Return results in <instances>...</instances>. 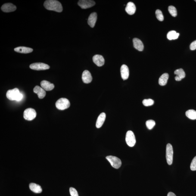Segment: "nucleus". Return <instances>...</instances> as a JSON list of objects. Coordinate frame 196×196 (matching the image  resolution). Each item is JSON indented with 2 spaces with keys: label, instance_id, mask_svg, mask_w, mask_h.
<instances>
[{
  "label": "nucleus",
  "instance_id": "1",
  "mask_svg": "<svg viewBox=\"0 0 196 196\" xmlns=\"http://www.w3.org/2000/svg\"><path fill=\"white\" fill-rule=\"evenodd\" d=\"M46 9L57 12L61 13L63 11V7L59 1L56 0H47L44 3Z\"/></svg>",
  "mask_w": 196,
  "mask_h": 196
},
{
  "label": "nucleus",
  "instance_id": "2",
  "mask_svg": "<svg viewBox=\"0 0 196 196\" xmlns=\"http://www.w3.org/2000/svg\"><path fill=\"white\" fill-rule=\"evenodd\" d=\"M6 96L8 99L11 101H17L21 100L23 97L22 94L20 93L19 89L17 88L7 91Z\"/></svg>",
  "mask_w": 196,
  "mask_h": 196
},
{
  "label": "nucleus",
  "instance_id": "3",
  "mask_svg": "<svg viewBox=\"0 0 196 196\" xmlns=\"http://www.w3.org/2000/svg\"><path fill=\"white\" fill-rule=\"evenodd\" d=\"M55 105L58 110H64L70 107V103L67 99L61 98L57 100L56 103Z\"/></svg>",
  "mask_w": 196,
  "mask_h": 196
},
{
  "label": "nucleus",
  "instance_id": "4",
  "mask_svg": "<svg viewBox=\"0 0 196 196\" xmlns=\"http://www.w3.org/2000/svg\"><path fill=\"white\" fill-rule=\"evenodd\" d=\"M114 168L119 169L121 166L122 163L120 159L115 156H107L106 158Z\"/></svg>",
  "mask_w": 196,
  "mask_h": 196
},
{
  "label": "nucleus",
  "instance_id": "5",
  "mask_svg": "<svg viewBox=\"0 0 196 196\" xmlns=\"http://www.w3.org/2000/svg\"><path fill=\"white\" fill-rule=\"evenodd\" d=\"M36 112L34 109L31 108L27 109L23 113V117L25 120L31 121L35 118Z\"/></svg>",
  "mask_w": 196,
  "mask_h": 196
},
{
  "label": "nucleus",
  "instance_id": "6",
  "mask_svg": "<svg viewBox=\"0 0 196 196\" xmlns=\"http://www.w3.org/2000/svg\"><path fill=\"white\" fill-rule=\"evenodd\" d=\"M173 150L172 146L167 144L166 147V158L168 164L171 165L173 161Z\"/></svg>",
  "mask_w": 196,
  "mask_h": 196
},
{
  "label": "nucleus",
  "instance_id": "7",
  "mask_svg": "<svg viewBox=\"0 0 196 196\" xmlns=\"http://www.w3.org/2000/svg\"><path fill=\"white\" fill-rule=\"evenodd\" d=\"M125 140L126 144L130 147L134 146L136 143L135 135L132 131L129 130L126 133Z\"/></svg>",
  "mask_w": 196,
  "mask_h": 196
},
{
  "label": "nucleus",
  "instance_id": "8",
  "mask_svg": "<svg viewBox=\"0 0 196 196\" xmlns=\"http://www.w3.org/2000/svg\"><path fill=\"white\" fill-rule=\"evenodd\" d=\"M29 67L31 69L37 70H48L50 67L48 65L42 63H36L31 64Z\"/></svg>",
  "mask_w": 196,
  "mask_h": 196
},
{
  "label": "nucleus",
  "instance_id": "9",
  "mask_svg": "<svg viewBox=\"0 0 196 196\" xmlns=\"http://www.w3.org/2000/svg\"><path fill=\"white\" fill-rule=\"evenodd\" d=\"M78 4L82 9H87L95 6V2L92 0H80L78 1Z\"/></svg>",
  "mask_w": 196,
  "mask_h": 196
},
{
  "label": "nucleus",
  "instance_id": "10",
  "mask_svg": "<svg viewBox=\"0 0 196 196\" xmlns=\"http://www.w3.org/2000/svg\"><path fill=\"white\" fill-rule=\"evenodd\" d=\"M17 9V7L11 3H7L3 4L1 7V10L5 13L11 12L15 11Z\"/></svg>",
  "mask_w": 196,
  "mask_h": 196
},
{
  "label": "nucleus",
  "instance_id": "11",
  "mask_svg": "<svg viewBox=\"0 0 196 196\" xmlns=\"http://www.w3.org/2000/svg\"><path fill=\"white\" fill-rule=\"evenodd\" d=\"M93 61L98 67H101L104 64L105 60L102 56L96 54L93 57Z\"/></svg>",
  "mask_w": 196,
  "mask_h": 196
},
{
  "label": "nucleus",
  "instance_id": "12",
  "mask_svg": "<svg viewBox=\"0 0 196 196\" xmlns=\"http://www.w3.org/2000/svg\"><path fill=\"white\" fill-rule=\"evenodd\" d=\"M82 79L84 83H90L92 80V77L91 73L88 70H84L82 74Z\"/></svg>",
  "mask_w": 196,
  "mask_h": 196
},
{
  "label": "nucleus",
  "instance_id": "13",
  "mask_svg": "<svg viewBox=\"0 0 196 196\" xmlns=\"http://www.w3.org/2000/svg\"><path fill=\"white\" fill-rule=\"evenodd\" d=\"M33 92L37 94L38 98L40 99L43 98L46 95V92L42 87L39 86H36L34 88Z\"/></svg>",
  "mask_w": 196,
  "mask_h": 196
},
{
  "label": "nucleus",
  "instance_id": "14",
  "mask_svg": "<svg viewBox=\"0 0 196 196\" xmlns=\"http://www.w3.org/2000/svg\"><path fill=\"white\" fill-rule=\"evenodd\" d=\"M41 87L45 91H50L54 89V84H52L48 81L43 80L40 83Z\"/></svg>",
  "mask_w": 196,
  "mask_h": 196
},
{
  "label": "nucleus",
  "instance_id": "15",
  "mask_svg": "<svg viewBox=\"0 0 196 196\" xmlns=\"http://www.w3.org/2000/svg\"><path fill=\"white\" fill-rule=\"evenodd\" d=\"M121 73L122 79L126 80L129 77V72L128 66L126 65H123L121 68Z\"/></svg>",
  "mask_w": 196,
  "mask_h": 196
},
{
  "label": "nucleus",
  "instance_id": "16",
  "mask_svg": "<svg viewBox=\"0 0 196 196\" xmlns=\"http://www.w3.org/2000/svg\"><path fill=\"white\" fill-rule=\"evenodd\" d=\"M125 11L130 15L135 14L136 11V7L135 4L132 2L128 3L125 8Z\"/></svg>",
  "mask_w": 196,
  "mask_h": 196
},
{
  "label": "nucleus",
  "instance_id": "17",
  "mask_svg": "<svg viewBox=\"0 0 196 196\" xmlns=\"http://www.w3.org/2000/svg\"><path fill=\"white\" fill-rule=\"evenodd\" d=\"M97 20V14L96 13H91L88 17V24L91 27L93 28L95 27Z\"/></svg>",
  "mask_w": 196,
  "mask_h": 196
},
{
  "label": "nucleus",
  "instance_id": "18",
  "mask_svg": "<svg viewBox=\"0 0 196 196\" xmlns=\"http://www.w3.org/2000/svg\"><path fill=\"white\" fill-rule=\"evenodd\" d=\"M133 43L134 47L140 51L143 50L144 45L142 41L138 38H135L133 39Z\"/></svg>",
  "mask_w": 196,
  "mask_h": 196
},
{
  "label": "nucleus",
  "instance_id": "19",
  "mask_svg": "<svg viewBox=\"0 0 196 196\" xmlns=\"http://www.w3.org/2000/svg\"><path fill=\"white\" fill-rule=\"evenodd\" d=\"M174 74L176 75L175 77V80L176 81H180L185 77V73L182 68L178 69L175 70Z\"/></svg>",
  "mask_w": 196,
  "mask_h": 196
},
{
  "label": "nucleus",
  "instance_id": "20",
  "mask_svg": "<svg viewBox=\"0 0 196 196\" xmlns=\"http://www.w3.org/2000/svg\"><path fill=\"white\" fill-rule=\"evenodd\" d=\"M14 50L16 52L22 54H29L32 52L33 51L32 48L25 47H17L15 48Z\"/></svg>",
  "mask_w": 196,
  "mask_h": 196
},
{
  "label": "nucleus",
  "instance_id": "21",
  "mask_svg": "<svg viewBox=\"0 0 196 196\" xmlns=\"http://www.w3.org/2000/svg\"><path fill=\"white\" fill-rule=\"evenodd\" d=\"M106 119V114L104 112L101 113L97 119L96 123V127L97 128H100L101 127L104 123Z\"/></svg>",
  "mask_w": 196,
  "mask_h": 196
},
{
  "label": "nucleus",
  "instance_id": "22",
  "mask_svg": "<svg viewBox=\"0 0 196 196\" xmlns=\"http://www.w3.org/2000/svg\"><path fill=\"white\" fill-rule=\"evenodd\" d=\"M30 189L36 193H40L42 192V189L40 186L34 183H31L29 185Z\"/></svg>",
  "mask_w": 196,
  "mask_h": 196
},
{
  "label": "nucleus",
  "instance_id": "23",
  "mask_svg": "<svg viewBox=\"0 0 196 196\" xmlns=\"http://www.w3.org/2000/svg\"><path fill=\"white\" fill-rule=\"evenodd\" d=\"M169 75L167 73H165L160 76L159 79V84L161 86H164L167 84Z\"/></svg>",
  "mask_w": 196,
  "mask_h": 196
},
{
  "label": "nucleus",
  "instance_id": "24",
  "mask_svg": "<svg viewBox=\"0 0 196 196\" xmlns=\"http://www.w3.org/2000/svg\"><path fill=\"white\" fill-rule=\"evenodd\" d=\"M179 35V33H177L175 31H171L169 32L167 34V39L169 40L177 39Z\"/></svg>",
  "mask_w": 196,
  "mask_h": 196
},
{
  "label": "nucleus",
  "instance_id": "25",
  "mask_svg": "<svg viewBox=\"0 0 196 196\" xmlns=\"http://www.w3.org/2000/svg\"><path fill=\"white\" fill-rule=\"evenodd\" d=\"M186 115L187 117L191 120H196V111L193 110H188L186 112Z\"/></svg>",
  "mask_w": 196,
  "mask_h": 196
},
{
  "label": "nucleus",
  "instance_id": "26",
  "mask_svg": "<svg viewBox=\"0 0 196 196\" xmlns=\"http://www.w3.org/2000/svg\"><path fill=\"white\" fill-rule=\"evenodd\" d=\"M168 10L169 13L173 17H176L177 15V12L176 8L173 6H171L169 7Z\"/></svg>",
  "mask_w": 196,
  "mask_h": 196
},
{
  "label": "nucleus",
  "instance_id": "27",
  "mask_svg": "<svg viewBox=\"0 0 196 196\" xmlns=\"http://www.w3.org/2000/svg\"><path fill=\"white\" fill-rule=\"evenodd\" d=\"M156 17L159 21H163L164 20L163 13L160 10H157L156 11Z\"/></svg>",
  "mask_w": 196,
  "mask_h": 196
},
{
  "label": "nucleus",
  "instance_id": "28",
  "mask_svg": "<svg viewBox=\"0 0 196 196\" xmlns=\"http://www.w3.org/2000/svg\"><path fill=\"white\" fill-rule=\"evenodd\" d=\"M146 124L147 127L149 129L151 130L153 129L156 125L155 122L153 120H149L146 121Z\"/></svg>",
  "mask_w": 196,
  "mask_h": 196
},
{
  "label": "nucleus",
  "instance_id": "29",
  "mask_svg": "<svg viewBox=\"0 0 196 196\" xmlns=\"http://www.w3.org/2000/svg\"><path fill=\"white\" fill-rule=\"evenodd\" d=\"M143 104L146 107H148L153 105L154 104V100L151 99H144L142 101Z\"/></svg>",
  "mask_w": 196,
  "mask_h": 196
},
{
  "label": "nucleus",
  "instance_id": "30",
  "mask_svg": "<svg viewBox=\"0 0 196 196\" xmlns=\"http://www.w3.org/2000/svg\"><path fill=\"white\" fill-rule=\"evenodd\" d=\"M190 169L191 170H196V156L193 159L190 165Z\"/></svg>",
  "mask_w": 196,
  "mask_h": 196
},
{
  "label": "nucleus",
  "instance_id": "31",
  "mask_svg": "<svg viewBox=\"0 0 196 196\" xmlns=\"http://www.w3.org/2000/svg\"><path fill=\"white\" fill-rule=\"evenodd\" d=\"M70 195L71 196H79L78 195L77 191L75 188H70Z\"/></svg>",
  "mask_w": 196,
  "mask_h": 196
},
{
  "label": "nucleus",
  "instance_id": "32",
  "mask_svg": "<svg viewBox=\"0 0 196 196\" xmlns=\"http://www.w3.org/2000/svg\"><path fill=\"white\" fill-rule=\"evenodd\" d=\"M190 49L192 51L196 49V40L193 42L190 46Z\"/></svg>",
  "mask_w": 196,
  "mask_h": 196
},
{
  "label": "nucleus",
  "instance_id": "33",
  "mask_svg": "<svg viewBox=\"0 0 196 196\" xmlns=\"http://www.w3.org/2000/svg\"><path fill=\"white\" fill-rule=\"evenodd\" d=\"M167 196H176L174 193L172 192H169L167 194Z\"/></svg>",
  "mask_w": 196,
  "mask_h": 196
},
{
  "label": "nucleus",
  "instance_id": "34",
  "mask_svg": "<svg viewBox=\"0 0 196 196\" xmlns=\"http://www.w3.org/2000/svg\"><path fill=\"white\" fill-rule=\"evenodd\" d=\"M195 1H196V0H195Z\"/></svg>",
  "mask_w": 196,
  "mask_h": 196
}]
</instances>
